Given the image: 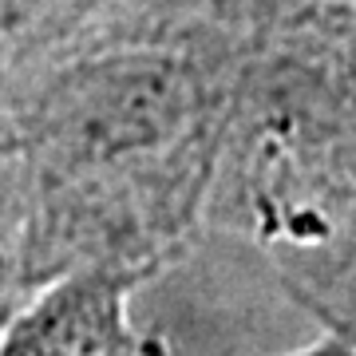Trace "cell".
I'll list each match as a JSON object with an SVG mask.
<instances>
[{"label": "cell", "mask_w": 356, "mask_h": 356, "mask_svg": "<svg viewBox=\"0 0 356 356\" xmlns=\"http://www.w3.org/2000/svg\"><path fill=\"white\" fill-rule=\"evenodd\" d=\"M206 229L254 245L325 332L356 329V0L245 20Z\"/></svg>", "instance_id": "7a4b0ae2"}, {"label": "cell", "mask_w": 356, "mask_h": 356, "mask_svg": "<svg viewBox=\"0 0 356 356\" xmlns=\"http://www.w3.org/2000/svg\"><path fill=\"white\" fill-rule=\"evenodd\" d=\"M238 48L226 32L115 44L28 76V285L76 269L154 277L206 229Z\"/></svg>", "instance_id": "6da1fadb"}, {"label": "cell", "mask_w": 356, "mask_h": 356, "mask_svg": "<svg viewBox=\"0 0 356 356\" xmlns=\"http://www.w3.org/2000/svg\"><path fill=\"white\" fill-rule=\"evenodd\" d=\"M147 277L123 269H76L40 285L0 329V356H166L131 321Z\"/></svg>", "instance_id": "277c9868"}, {"label": "cell", "mask_w": 356, "mask_h": 356, "mask_svg": "<svg viewBox=\"0 0 356 356\" xmlns=\"http://www.w3.org/2000/svg\"><path fill=\"white\" fill-rule=\"evenodd\" d=\"M226 0H0V64L36 76L67 56L222 28Z\"/></svg>", "instance_id": "3957f363"}, {"label": "cell", "mask_w": 356, "mask_h": 356, "mask_svg": "<svg viewBox=\"0 0 356 356\" xmlns=\"http://www.w3.org/2000/svg\"><path fill=\"white\" fill-rule=\"evenodd\" d=\"M289 356H353V348L341 337H329L325 332V341H317L313 348H301V353H289Z\"/></svg>", "instance_id": "5b68a950"}, {"label": "cell", "mask_w": 356, "mask_h": 356, "mask_svg": "<svg viewBox=\"0 0 356 356\" xmlns=\"http://www.w3.org/2000/svg\"><path fill=\"white\" fill-rule=\"evenodd\" d=\"M329 337H341V341L353 348V356H356V329H341V332H329Z\"/></svg>", "instance_id": "8992f818"}]
</instances>
